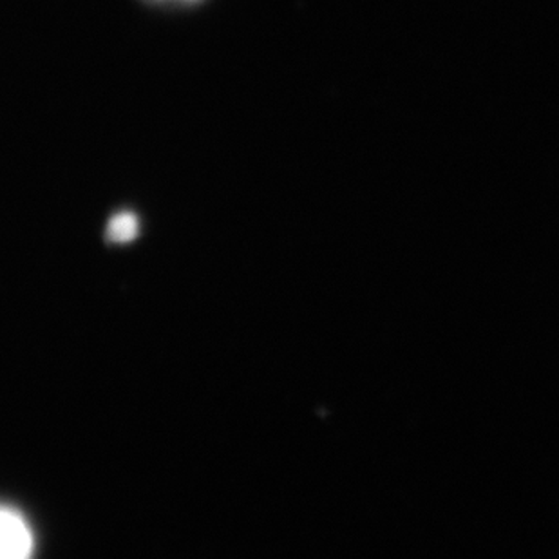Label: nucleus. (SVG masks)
<instances>
[{"label":"nucleus","instance_id":"f03ea898","mask_svg":"<svg viewBox=\"0 0 559 559\" xmlns=\"http://www.w3.org/2000/svg\"><path fill=\"white\" fill-rule=\"evenodd\" d=\"M138 234V219L134 214L122 212L118 216L112 217L107 225V239L112 243H126L131 241Z\"/></svg>","mask_w":559,"mask_h":559},{"label":"nucleus","instance_id":"f257e3e1","mask_svg":"<svg viewBox=\"0 0 559 559\" xmlns=\"http://www.w3.org/2000/svg\"><path fill=\"white\" fill-rule=\"evenodd\" d=\"M2 559H32L35 538L26 516L16 507H2Z\"/></svg>","mask_w":559,"mask_h":559}]
</instances>
